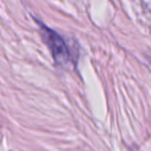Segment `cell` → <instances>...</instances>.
I'll list each match as a JSON object with an SVG mask.
<instances>
[{
  "mask_svg": "<svg viewBox=\"0 0 151 151\" xmlns=\"http://www.w3.org/2000/svg\"><path fill=\"white\" fill-rule=\"evenodd\" d=\"M40 25L42 37L48 46V48L50 49L55 62L61 66H66L67 64H69L73 59H71V55L66 45V42L63 40L60 34H58L53 29L48 28L45 24L40 23Z\"/></svg>",
  "mask_w": 151,
  "mask_h": 151,
  "instance_id": "6da1fadb",
  "label": "cell"
}]
</instances>
